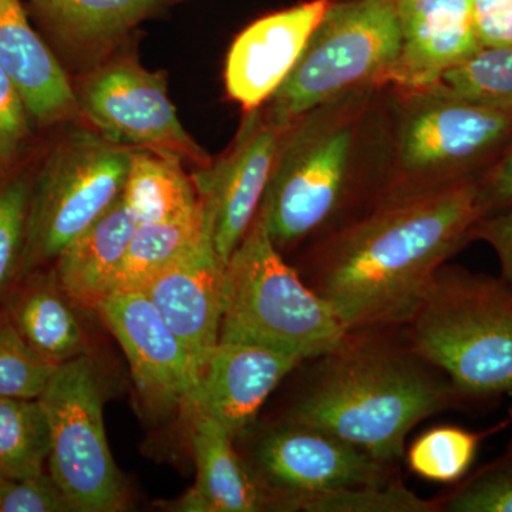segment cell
I'll return each mask as SVG.
<instances>
[{
    "label": "cell",
    "instance_id": "e575fe53",
    "mask_svg": "<svg viewBox=\"0 0 512 512\" xmlns=\"http://www.w3.org/2000/svg\"><path fill=\"white\" fill-rule=\"evenodd\" d=\"M474 26L481 46L512 45V0H474Z\"/></svg>",
    "mask_w": 512,
    "mask_h": 512
},
{
    "label": "cell",
    "instance_id": "44dd1931",
    "mask_svg": "<svg viewBox=\"0 0 512 512\" xmlns=\"http://www.w3.org/2000/svg\"><path fill=\"white\" fill-rule=\"evenodd\" d=\"M137 227V215L123 192L57 256L53 275L74 305L96 309L109 293L111 279L126 256Z\"/></svg>",
    "mask_w": 512,
    "mask_h": 512
},
{
    "label": "cell",
    "instance_id": "9a60e30c",
    "mask_svg": "<svg viewBox=\"0 0 512 512\" xmlns=\"http://www.w3.org/2000/svg\"><path fill=\"white\" fill-rule=\"evenodd\" d=\"M302 363L299 357L269 346L220 342L205 363L184 410L207 414L238 439L255 423L279 383Z\"/></svg>",
    "mask_w": 512,
    "mask_h": 512
},
{
    "label": "cell",
    "instance_id": "d4e9b609",
    "mask_svg": "<svg viewBox=\"0 0 512 512\" xmlns=\"http://www.w3.org/2000/svg\"><path fill=\"white\" fill-rule=\"evenodd\" d=\"M49 450V424L39 399L0 396V477L45 473Z\"/></svg>",
    "mask_w": 512,
    "mask_h": 512
},
{
    "label": "cell",
    "instance_id": "d590c367",
    "mask_svg": "<svg viewBox=\"0 0 512 512\" xmlns=\"http://www.w3.org/2000/svg\"><path fill=\"white\" fill-rule=\"evenodd\" d=\"M473 239L490 245L501 266V276L512 285V211L487 215L477 222Z\"/></svg>",
    "mask_w": 512,
    "mask_h": 512
},
{
    "label": "cell",
    "instance_id": "3957f363",
    "mask_svg": "<svg viewBox=\"0 0 512 512\" xmlns=\"http://www.w3.org/2000/svg\"><path fill=\"white\" fill-rule=\"evenodd\" d=\"M376 90L343 94L282 131L258 210L279 251L338 227L355 191L363 128Z\"/></svg>",
    "mask_w": 512,
    "mask_h": 512
},
{
    "label": "cell",
    "instance_id": "836d02e7",
    "mask_svg": "<svg viewBox=\"0 0 512 512\" xmlns=\"http://www.w3.org/2000/svg\"><path fill=\"white\" fill-rule=\"evenodd\" d=\"M484 217L512 211V137L493 163L478 174Z\"/></svg>",
    "mask_w": 512,
    "mask_h": 512
},
{
    "label": "cell",
    "instance_id": "cb8c5ba5",
    "mask_svg": "<svg viewBox=\"0 0 512 512\" xmlns=\"http://www.w3.org/2000/svg\"><path fill=\"white\" fill-rule=\"evenodd\" d=\"M124 198L137 215L138 224L165 220L200 207V198L183 165L147 151L134 150Z\"/></svg>",
    "mask_w": 512,
    "mask_h": 512
},
{
    "label": "cell",
    "instance_id": "7402d4cb",
    "mask_svg": "<svg viewBox=\"0 0 512 512\" xmlns=\"http://www.w3.org/2000/svg\"><path fill=\"white\" fill-rule=\"evenodd\" d=\"M13 296L8 319L30 348L63 365L86 355V335L74 313V303L57 284L55 275L32 272Z\"/></svg>",
    "mask_w": 512,
    "mask_h": 512
},
{
    "label": "cell",
    "instance_id": "2e32d148",
    "mask_svg": "<svg viewBox=\"0 0 512 512\" xmlns=\"http://www.w3.org/2000/svg\"><path fill=\"white\" fill-rule=\"evenodd\" d=\"M333 0H311L271 13L232 43L225 86L245 111L264 106L286 79Z\"/></svg>",
    "mask_w": 512,
    "mask_h": 512
},
{
    "label": "cell",
    "instance_id": "277c9868",
    "mask_svg": "<svg viewBox=\"0 0 512 512\" xmlns=\"http://www.w3.org/2000/svg\"><path fill=\"white\" fill-rule=\"evenodd\" d=\"M407 335L464 400L512 396V285L444 265Z\"/></svg>",
    "mask_w": 512,
    "mask_h": 512
},
{
    "label": "cell",
    "instance_id": "52a82bcc",
    "mask_svg": "<svg viewBox=\"0 0 512 512\" xmlns=\"http://www.w3.org/2000/svg\"><path fill=\"white\" fill-rule=\"evenodd\" d=\"M134 150L94 131L67 134L32 178L19 278L55 262L126 188Z\"/></svg>",
    "mask_w": 512,
    "mask_h": 512
},
{
    "label": "cell",
    "instance_id": "484cf974",
    "mask_svg": "<svg viewBox=\"0 0 512 512\" xmlns=\"http://www.w3.org/2000/svg\"><path fill=\"white\" fill-rule=\"evenodd\" d=\"M439 83L471 103L512 111V45L481 46Z\"/></svg>",
    "mask_w": 512,
    "mask_h": 512
},
{
    "label": "cell",
    "instance_id": "8992f818",
    "mask_svg": "<svg viewBox=\"0 0 512 512\" xmlns=\"http://www.w3.org/2000/svg\"><path fill=\"white\" fill-rule=\"evenodd\" d=\"M400 46L397 0H333L262 114L284 131L343 94L390 83Z\"/></svg>",
    "mask_w": 512,
    "mask_h": 512
},
{
    "label": "cell",
    "instance_id": "83f0119b",
    "mask_svg": "<svg viewBox=\"0 0 512 512\" xmlns=\"http://www.w3.org/2000/svg\"><path fill=\"white\" fill-rule=\"evenodd\" d=\"M305 512H439L437 500H424L400 478L387 484L359 485L316 495Z\"/></svg>",
    "mask_w": 512,
    "mask_h": 512
},
{
    "label": "cell",
    "instance_id": "30bf717a",
    "mask_svg": "<svg viewBox=\"0 0 512 512\" xmlns=\"http://www.w3.org/2000/svg\"><path fill=\"white\" fill-rule=\"evenodd\" d=\"M239 437L249 440L242 457L272 511H301L316 495L400 478L399 464L377 460L326 431L282 417Z\"/></svg>",
    "mask_w": 512,
    "mask_h": 512
},
{
    "label": "cell",
    "instance_id": "ac0fdd59",
    "mask_svg": "<svg viewBox=\"0 0 512 512\" xmlns=\"http://www.w3.org/2000/svg\"><path fill=\"white\" fill-rule=\"evenodd\" d=\"M0 66L18 87L36 123L50 126L80 113L62 64L33 29L20 0H0Z\"/></svg>",
    "mask_w": 512,
    "mask_h": 512
},
{
    "label": "cell",
    "instance_id": "7a4b0ae2",
    "mask_svg": "<svg viewBox=\"0 0 512 512\" xmlns=\"http://www.w3.org/2000/svg\"><path fill=\"white\" fill-rule=\"evenodd\" d=\"M311 362L282 419L315 427L399 464L410 431L463 399L414 348L406 328L349 330Z\"/></svg>",
    "mask_w": 512,
    "mask_h": 512
},
{
    "label": "cell",
    "instance_id": "d6a6232c",
    "mask_svg": "<svg viewBox=\"0 0 512 512\" xmlns=\"http://www.w3.org/2000/svg\"><path fill=\"white\" fill-rule=\"evenodd\" d=\"M69 498L50 473L22 480L0 477V512H70Z\"/></svg>",
    "mask_w": 512,
    "mask_h": 512
},
{
    "label": "cell",
    "instance_id": "5bb4252c",
    "mask_svg": "<svg viewBox=\"0 0 512 512\" xmlns=\"http://www.w3.org/2000/svg\"><path fill=\"white\" fill-rule=\"evenodd\" d=\"M224 278L225 264L215 249L210 222L187 251L137 289L183 342L197 380L220 343Z\"/></svg>",
    "mask_w": 512,
    "mask_h": 512
},
{
    "label": "cell",
    "instance_id": "6da1fadb",
    "mask_svg": "<svg viewBox=\"0 0 512 512\" xmlns=\"http://www.w3.org/2000/svg\"><path fill=\"white\" fill-rule=\"evenodd\" d=\"M483 217L478 175L383 198L323 235L301 276L348 332L403 328Z\"/></svg>",
    "mask_w": 512,
    "mask_h": 512
},
{
    "label": "cell",
    "instance_id": "ba28073f",
    "mask_svg": "<svg viewBox=\"0 0 512 512\" xmlns=\"http://www.w3.org/2000/svg\"><path fill=\"white\" fill-rule=\"evenodd\" d=\"M406 93L396 173L377 201L483 173L512 137V111L471 103L440 83Z\"/></svg>",
    "mask_w": 512,
    "mask_h": 512
},
{
    "label": "cell",
    "instance_id": "ffe728a7",
    "mask_svg": "<svg viewBox=\"0 0 512 512\" xmlns=\"http://www.w3.org/2000/svg\"><path fill=\"white\" fill-rule=\"evenodd\" d=\"M170 0H29L30 18L64 55L94 60Z\"/></svg>",
    "mask_w": 512,
    "mask_h": 512
},
{
    "label": "cell",
    "instance_id": "e0dca14e",
    "mask_svg": "<svg viewBox=\"0 0 512 512\" xmlns=\"http://www.w3.org/2000/svg\"><path fill=\"white\" fill-rule=\"evenodd\" d=\"M402 46L390 83L404 92L439 83L481 47L474 0H397Z\"/></svg>",
    "mask_w": 512,
    "mask_h": 512
},
{
    "label": "cell",
    "instance_id": "8d00e7d4",
    "mask_svg": "<svg viewBox=\"0 0 512 512\" xmlns=\"http://www.w3.org/2000/svg\"><path fill=\"white\" fill-rule=\"evenodd\" d=\"M511 416H512V410H511Z\"/></svg>",
    "mask_w": 512,
    "mask_h": 512
},
{
    "label": "cell",
    "instance_id": "8fae6325",
    "mask_svg": "<svg viewBox=\"0 0 512 512\" xmlns=\"http://www.w3.org/2000/svg\"><path fill=\"white\" fill-rule=\"evenodd\" d=\"M74 93L80 113L107 140L181 165L211 163L178 119L164 74L117 60L87 74Z\"/></svg>",
    "mask_w": 512,
    "mask_h": 512
},
{
    "label": "cell",
    "instance_id": "f1b7e54d",
    "mask_svg": "<svg viewBox=\"0 0 512 512\" xmlns=\"http://www.w3.org/2000/svg\"><path fill=\"white\" fill-rule=\"evenodd\" d=\"M59 366L30 348L8 318L0 320V396L39 399Z\"/></svg>",
    "mask_w": 512,
    "mask_h": 512
},
{
    "label": "cell",
    "instance_id": "7c38bea8",
    "mask_svg": "<svg viewBox=\"0 0 512 512\" xmlns=\"http://www.w3.org/2000/svg\"><path fill=\"white\" fill-rule=\"evenodd\" d=\"M281 136L261 107L249 110L227 153L190 175L225 265L258 214Z\"/></svg>",
    "mask_w": 512,
    "mask_h": 512
},
{
    "label": "cell",
    "instance_id": "4fadbf2b",
    "mask_svg": "<svg viewBox=\"0 0 512 512\" xmlns=\"http://www.w3.org/2000/svg\"><path fill=\"white\" fill-rule=\"evenodd\" d=\"M96 311L119 340L146 402L158 409H184L197 382L194 365L146 293L111 292Z\"/></svg>",
    "mask_w": 512,
    "mask_h": 512
},
{
    "label": "cell",
    "instance_id": "f546056e",
    "mask_svg": "<svg viewBox=\"0 0 512 512\" xmlns=\"http://www.w3.org/2000/svg\"><path fill=\"white\" fill-rule=\"evenodd\" d=\"M32 177L18 171L0 184V298L19 278L25 251Z\"/></svg>",
    "mask_w": 512,
    "mask_h": 512
},
{
    "label": "cell",
    "instance_id": "d6986e66",
    "mask_svg": "<svg viewBox=\"0 0 512 512\" xmlns=\"http://www.w3.org/2000/svg\"><path fill=\"white\" fill-rule=\"evenodd\" d=\"M191 416L190 440L197 478L178 501L183 512H259L271 510L268 497L252 476L235 437L207 414Z\"/></svg>",
    "mask_w": 512,
    "mask_h": 512
},
{
    "label": "cell",
    "instance_id": "9c48e42d",
    "mask_svg": "<svg viewBox=\"0 0 512 512\" xmlns=\"http://www.w3.org/2000/svg\"><path fill=\"white\" fill-rule=\"evenodd\" d=\"M39 402L49 424L47 467L74 511L123 510L126 484L107 441L92 359L82 355L60 365Z\"/></svg>",
    "mask_w": 512,
    "mask_h": 512
},
{
    "label": "cell",
    "instance_id": "1f68e13d",
    "mask_svg": "<svg viewBox=\"0 0 512 512\" xmlns=\"http://www.w3.org/2000/svg\"><path fill=\"white\" fill-rule=\"evenodd\" d=\"M30 128L25 100L0 66V184L16 174V165L32 137Z\"/></svg>",
    "mask_w": 512,
    "mask_h": 512
},
{
    "label": "cell",
    "instance_id": "603a6c76",
    "mask_svg": "<svg viewBox=\"0 0 512 512\" xmlns=\"http://www.w3.org/2000/svg\"><path fill=\"white\" fill-rule=\"evenodd\" d=\"M208 224L210 220L201 201L197 210L138 224L127 254L111 279L109 293L140 289L187 251L204 234Z\"/></svg>",
    "mask_w": 512,
    "mask_h": 512
},
{
    "label": "cell",
    "instance_id": "4316f807",
    "mask_svg": "<svg viewBox=\"0 0 512 512\" xmlns=\"http://www.w3.org/2000/svg\"><path fill=\"white\" fill-rule=\"evenodd\" d=\"M483 437L457 426L434 427L413 441L404 458L423 480L454 484L470 471Z\"/></svg>",
    "mask_w": 512,
    "mask_h": 512
},
{
    "label": "cell",
    "instance_id": "5b68a950",
    "mask_svg": "<svg viewBox=\"0 0 512 512\" xmlns=\"http://www.w3.org/2000/svg\"><path fill=\"white\" fill-rule=\"evenodd\" d=\"M346 332L328 303L286 264L256 214L225 265L220 342L269 346L306 362L335 348Z\"/></svg>",
    "mask_w": 512,
    "mask_h": 512
},
{
    "label": "cell",
    "instance_id": "4dcf8cb0",
    "mask_svg": "<svg viewBox=\"0 0 512 512\" xmlns=\"http://www.w3.org/2000/svg\"><path fill=\"white\" fill-rule=\"evenodd\" d=\"M444 512H512V443L507 453L437 500Z\"/></svg>",
    "mask_w": 512,
    "mask_h": 512
}]
</instances>
